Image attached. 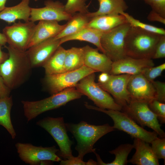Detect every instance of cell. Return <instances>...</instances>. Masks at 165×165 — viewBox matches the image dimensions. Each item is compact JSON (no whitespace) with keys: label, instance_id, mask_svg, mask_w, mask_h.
I'll return each instance as SVG.
<instances>
[{"label":"cell","instance_id":"cell-12","mask_svg":"<svg viewBox=\"0 0 165 165\" xmlns=\"http://www.w3.org/2000/svg\"><path fill=\"white\" fill-rule=\"evenodd\" d=\"M35 22L29 21L24 23L19 21L3 30L9 45L17 49L26 51L36 26Z\"/></svg>","mask_w":165,"mask_h":165},{"label":"cell","instance_id":"cell-37","mask_svg":"<svg viewBox=\"0 0 165 165\" xmlns=\"http://www.w3.org/2000/svg\"><path fill=\"white\" fill-rule=\"evenodd\" d=\"M165 57V35H162L158 42L152 59H157Z\"/></svg>","mask_w":165,"mask_h":165},{"label":"cell","instance_id":"cell-23","mask_svg":"<svg viewBox=\"0 0 165 165\" xmlns=\"http://www.w3.org/2000/svg\"><path fill=\"white\" fill-rule=\"evenodd\" d=\"M103 32L96 29L85 26L72 35L60 39L61 44L67 41L77 40L88 42L95 45L99 51L104 53L101 44V38Z\"/></svg>","mask_w":165,"mask_h":165},{"label":"cell","instance_id":"cell-31","mask_svg":"<svg viewBox=\"0 0 165 165\" xmlns=\"http://www.w3.org/2000/svg\"><path fill=\"white\" fill-rule=\"evenodd\" d=\"M87 0H67L64 5L65 10L72 15L80 13H87L89 12L86 2Z\"/></svg>","mask_w":165,"mask_h":165},{"label":"cell","instance_id":"cell-3","mask_svg":"<svg viewBox=\"0 0 165 165\" xmlns=\"http://www.w3.org/2000/svg\"><path fill=\"white\" fill-rule=\"evenodd\" d=\"M161 35L131 27L125 39L126 56L137 59H152Z\"/></svg>","mask_w":165,"mask_h":165},{"label":"cell","instance_id":"cell-32","mask_svg":"<svg viewBox=\"0 0 165 165\" xmlns=\"http://www.w3.org/2000/svg\"><path fill=\"white\" fill-rule=\"evenodd\" d=\"M150 110L157 116L160 123H165V104L160 102L156 99H153L148 103Z\"/></svg>","mask_w":165,"mask_h":165},{"label":"cell","instance_id":"cell-39","mask_svg":"<svg viewBox=\"0 0 165 165\" xmlns=\"http://www.w3.org/2000/svg\"><path fill=\"white\" fill-rule=\"evenodd\" d=\"M147 18L150 21H157L165 24V18L152 10L148 14Z\"/></svg>","mask_w":165,"mask_h":165},{"label":"cell","instance_id":"cell-15","mask_svg":"<svg viewBox=\"0 0 165 165\" xmlns=\"http://www.w3.org/2000/svg\"><path fill=\"white\" fill-rule=\"evenodd\" d=\"M127 89L131 100L148 103L156 99V93L152 82L141 73L131 75L128 82Z\"/></svg>","mask_w":165,"mask_h":165},{"label":"cell","instance_id":"cell-17","mask_svg":"<svg viewBox=\"0 0 165 165\" xmlns=\"http://www.w3.org/2000/svg\"><path fill=\"white\" fill-rule=\"evenodd\" d=\"M154 66V63L152 59H137L127 56L113 62L109 74L133 75L141 73L145 68Z\"/></svg>","mask_w":165,"mask_h":165},{"label":"cell","instance_id":"cell-45","mask_svg":"<svg viewBox=\"0 0 165 165\" xmlns=\"http://www.w3.org/2000/svg\"><path fill=\"white\" fill-rule=\"evenodd\" d=\"M97 165V162L94 161L92 159H90L87 162H86V165Z\"/></svg>","mask_w":165,"mask_h":165},{"label":"cell","instance_id":"cell-24","mask_svg":"<svg viewBox=\"0 0 165 165\" xmlns=\"http://www.w3.org/2000/svg\"><path fill=\"white\" fill-rule=\"evenodd\" d=\"M99 3L98 10L87 14L91 18L98 16L110 14H121L128 6L124 0H97Z\"/></svg>","mask_w":165,"mask_h":165},{"label":"cell","instance_id":"cell-1","mask_svg":"<svg viewBox=\"0 0 165 165\" xmlns=\"http://www.w3.org/2000/svg\"><path fill=\"white\" fill-rule=\"evenodd\" d=\"M5 47L8 50L9 57L0 64V76L10 90L26 81L32 68L26 51L18 50L9 45Z\"/></svg>","mask_w":165,"mask_h":165},{"label":"cell","instance_id":"cell-4","mask_svg":"<svg viewBox=\"0 0 165 165\" xmlns=\"http://www.w3.org/2000/svg\"><path fill=\"white\" fill-rule=\"evenodd\" d=\"M82 95L75 87H72L40 100L22 101L24 115L29 122L45 112L58 108L71 101L80 98Z\"/></svg>","mask_w":165,"mask_h":165},{"label":"cell","instance_id":"cell-30","mask_svg":"<svg viewBox=\"0 0 165 165\" xmlns=\"http://www.w3.org/2000/svg\"><path fill=\"white\" fill-rule=\"evenodd\" d=\"M121 14L125 16L127 22L130 25L131 27L138 28L160 35H165V30L162 28H158L141 22L125 12H123Z\"/></svg>","mask_w":165,"mask_h":165},{"label":"cell","instance_id":"cell-8","mask_svg":"<svg viewBox=\"0 0 165 165\" xmlns=\"http://www.w3.org/2000/svg\"><path fill=\"white\" fill-rule=\"evenodd\" d=\"M130 27V25L127 22L103 32L100 40L101 45L104 53L113 62L127 56L125 49V39Z\"/></svg>","mask_w":165,"mask_h":165},{"label":"cell","instance_id":"cell-38","mask_svg":"<svg viewBox=\"0 0 165 165\" xmlns=\"http://www.w3.org/2000/svg\"><path fill=\"white\" fill-rule=\"evenodd\" d=\"M61 165H86V162L77 156L66 160H61L60 161Z\"/></svg>","mask_w":165,"mask_h":165},{"label":"cell","instance_id":"cell-25","mask_svg":"<svg viewBox=\"0 0 165 165\" xmlns=\"http://www.w3.org/2000/svg\"><path fill=\"white\" fill-rule=\"evenodd\" d=\"M88 13H78L72 15L64 28L54 38L57 39H61L73 34L86 26L92 19Z\"/></svg>","mask_w":165,"mask_h":165},{"label":"cell","instance_id":"cell-16","mask_svg":"<svg viewBox=\"0 0 165 165\" xmlns=\"http://www.w3.org/2000/svg\"><path fill=\"white\" fill-rule=\"evenodd\" d=\"M60 41L53 37L28 49L26 52L32 68L42 66L61 45Z\"/></svg>","mask_w":165,"mask_h":165},{"label":"cell","instance_id":"cell-33","mask_svg":"<svg viewBox=\"0 0 165 165\" xmlns=\"http://www.w3.org/2000/svg\"><path fill=\"white\" fill-rule=\"evenodd\" d=\"M152 151L159 160H165V138H159L153 140L150 143Z\"/></svg>","mask_w":165,"mask_h":165},{"label":"cell","instance_id":"cell-21","mask_svg":"<svg viewBox=\"0 0 165 165\" xmlns=\"http://www.w3.org/2000/svg\"><path fill=\"white\" fill-rule=\"evenodd\" d=\"M30 0H22L18 4L13 6L6 7L0 12V20L9 24L14 23L17 20L24 22L29 21L31 7Z\"/></svg>","mask_w":165,"mask_h":165},{"label":"cell","instance_id":"cell-36","mask_svg":"<svg viewBox=\"0 0 165 165\" xmlns=\"http://www.w3.org/2000/svg\"><path fill=\"white\" fill-rule=\"evenodd\" d=\"M155 88L156 93V99L159 101L165 103V83L159 81L151 82Z\"/></svg>","mask_w":165,"mask_h":165},{"label":"cell","instance_id":"cell-42","mask_svg":"<svg viewBox=\"0 0 165 165\" xmlns=\"http://www.w3.org/2000/svg\"><path fill=\"white\" fill-rule=\"evenodd\" d=\"M2 46L0 45V64L7 59L9 57L8 53H6L2 51Z\"/></svg>","mask_w":165,"mask_h":165},{"label":"cell","instance_id":"cell-2","mask_svg":"<svg viewBox=\"0 0 165 165\" xmlns=\"http://www.w3.org/2000/svg\"><path fill=\"white\" fill-rule=\"evenodd\" d=\"M65 125L67 131L72 134L76 140L75 149L78 152L77 157L82 160L86 154L96 152L93 146L100 138L115 130L108 123L95 125L83 121L78 124L67 123Z\"/></svg>","mask_w":165,"mask_h":165},{"label":"cell","instance_id":"cell-28","mask_svg":"<svg viewBox=\"0 0 165 165\" xmlns=\"http://www.w3.org/2000/svg\"><path fill=\"white\" fill-rule=\"evenodd\" d=\"M133 148V145L131 144L126 143L120 145L115 149L109 151L110 154L115 156V158L111 162L107 163L103 161L99 155L96 152L94 153L96 156L98 165H125L128 163V156Z\"/></svg>","mask_w":165,"mask_h":165},{"label":"cell","instance_id":"cell-26","mask_svg":"<svg viewBox=\"0 0 165 165\" xmlns=\"http://www.w3.org/2000/svg\"><path fill=\"white\" fill-rule=\"evenodd\" d=\"M66 50L61 46L43 65L46 75L64 72V62Z\"/></svg>","mask_w":165,"mask_h":165},{"label":"cell","instance_id":"cell-14","mask_svg":"<svg viewBox=\"0 0 165 165\" xmlns=\"http://www.w3.org/2000/svg\"><path fill=\"white\" fill-rule=\"evenodd\" d=\"M131 75L127 74H110L107 82L103 83H97L105 90L111 94L116 102L122 107L131 100L127 89Z\"/></svg>","mask_w":165,"mask_h":165},{"label":"cell","instance_id":"cell-44","mask_svg":"<svg viewBox=\"0 0 165 165\" xmlns=\"http://www.w3.org/2000/svg\"><path fill=\"white\" fill-rule=\"evenodd\" d=\"M7 0H0V12L3 10L6 7L5 4Z\"/></svg>","mask_w":165,"mask_h":165},{"label":"cell","instance_id":"cell-40","mask_svg":"<svg viewBox=\"0 0 165 165\" xmlns=\"http://www.w3.org/2000/svg\"><path fill=\"white\" fill-rule=\"evenodd\" d=\"M10 92V89L6 85L0 76V97L9 96Z\"/></svg>","mask_w":165,"mask_h":165},{"label":"cell","instance_id":"cell-11","mask_svg":"<svg viewBox=\"0 0 165 165\" xmlns=\"http://www.w3.org/2000/svg\"><path fill=\"white\" fill-rule=\"evenodd\" d=\"M20 159L30 165H40L45 160L60 162L61 159L57 155L59 151L54 146L49 147L36 146L29 143L18 142L15 144Z\"/></svg>","mask_w":165,"mask_h":165},{"label":"cell","instance_id":"cell-19","mask_svg":"<svg viewBox=\"0 0 165 165\" xmlns=\"http://www.w3.org/2000/svg\"><path fill=\"white\" fill-rule=\"evenodd\" d=\"M66 25V24L60 25L58 22L56 21H39L36 25L28 49L43 41L55 37L63 29Z\"/></svg>","mask_w":165,"mask_h":165},{"label":"cell","instance_id":"cell-41","mask_svg":"<svg viewBox=\"0 0 165 165\" xmlns=\"http://www.w3.org/2000/svg\"><path fill=\"white\" fill-rule=\"evenodd\" d=\"M110 74L106 72H101L99 75L98 78V82L100 83H105L108 80Z\"/></svg>","mask_w":165,"mask_h":165},{"label":"cell","instance_id":"cell-22","mask_svg":"<svg viewBox=\"0 0 165 165\" xmlns=\"http://www.w3.org/2000/svg\"><path fill=\"white\" fill-rule=\"evenodd\" d=\"M127 22L125 17L122 14H106L92 18L86 26L104 32Z\"/></svg>","mask_w":165,"mask_h":165},{"label":"cell","instance_id":"cell-35","mask_svg":"<svg viewBox=\"0 0 165 165\" xmlns=\"http://www.w3.org/2000/svg\"><path fill=\"white\" fill-rule=\"evenodd\" d=\"M149 5L152 10L165 18V0H143Z\"/></svg>","mask_w":165,"mask_h":165},{"label":"cell","instance_id":"cell-29","mask_svg":"<svg viewBox=\"0 0 165 165\" xmlns=\"http://www.w3.org/2000/svg\"><path fill=\"white\" fill-rule=\"evenodd\" d=\"M84 65L82 47H72L66 50L64 72L78 69Z\"/></svg>","mask_w":165,"mask_h":165},{"label":"cell","instance_id":"cell-18","mask_svg":"<svg viewBox=\"0 0 165 165\" xmlns=\"http://www.w3.org/2000/svg\"><path fill=\"white\" fill-rule=\"evenodd\" d=\"M82 48L84 65L96 72L109 73L113 61L105 54L100 53L98 49L88 45Z\"/></svg>","mask_w":165,"mask_h":165},{"label":"cell","instance_id":"cell-10","mask_svg":"<svg viewBox=\"0 0 165 165\" xmlns=\"http://www.w3.org/2000/svg\"><path fill=\"white\" fill-rule=\"evenodd\" d=\"M96 72L84 65L74 71L57 74L46 75L44 82L50 92L53 94L67 88L75 87L82 79Z\"/></svg>","mask_w":165,"mask_h":165},{"label":"cell","instance_id":"cell-43","mask_svg":"<svg viewBox=\"0 0 165 165\" xmlns=\"http://www.w3.org/2000/svg\"><path fill=\"white\" fill-rule=\"evenodd\" d=\"M7 43L6 39L3 33H0V45L5 46Z\"/></svg>","mask_w":165,"mask_h":165},{"label":"cell","instance_id":"cell-27","mask_svg":"<svg viewBox=\"0 0 165 165\" xmlns=\"http://www.w3.org/2000/svg\"><path fill=\"white\" fill-rule=\"evenodd\" d=\"M13 105L11 96L0 97V125L3 127L11 136L15 138L16 133L13 126L10 116Z\"/></svg>","mask_w":165,"mask_h":165},{"label":"cell","instance_id":"cell-34","mask_svg":"<svg viewBox=\"0 0 165 165\" xmlns=\"http://www.w3.org/2000/svg\"><path fill=\"white\" fill-rule=\"evenodd\" d=\"M165 69V63H163L156 67L146 68L141 73L148 80L152 82L157 77L160 76Z\"/></svg>","mask_w":165,"mask_h":165},{"label":"cell","instance_id":"cell-5","mask_svg":"<svg viewBox=\"0 0 165 165\" xmlns=\"http://www.w3.org/2000/svg\"><path fill=\"white\" fill-rule=\"evenodd\" d=\"M84 105L88 109L101 112L108 116L113 122L112 127L114 129L124 131L132 138L139 139L150 143L158 137L155 132L147 130L122 111L101 108L89 105L87 102Z\"/></svg>","mask_w":165,"mask_h":165},{"label":"cell","instance_id":"cell-6","mask_svg":"<svg viewBox=\"0 0 165 165\" xmlns=\"http://www.w3.org/2000/svg\"><path fill=\"white\" fill-rule=\"evenodd\" d=\"M95 73H91L80 80L75 88L100 108L121 111L122 107L117 104L107 92L95 82Z\"/></svg>","mask_w":165,"mask_h":165},{"label":"cell","instance_id":"cell-9","mask_svg":"<svg viewBox=\"0 0 165 165\" xmlns=\"http://www.w3.org/2000/svg\"><path fill=\"white\" fill-rule=\"evenodd\" d=\"M121 111L128 115L140 126L152 129L160 138L165 137V133L161 128L156 116L149 108L148 103L131 100Z\"/></svg>","mask_w":165,"mask_h":165},{"label":"cell","instance_id":"cell-13","mask_svg":"<svg viewBox=\"0 0 165 165\" xmlns=\"http://www.w3.org/2000/svg\"><path fill=\"white\" fill-rule=\"evenodd\" d=\"M45 6L40 8H31L29 20L35 22L41 20L58 22L69 20L72 15L66 12L64 5L59 1L47 0Z\"/></svg>","mask_w":165,"mask_h":165},{"label":"cell","instance_id":"cell-7","mask_svg":"<svg viewBox=\"0 0 165 165\" xmlns=\"http://www.w3.org/2000/svg\"><path fill=\"white\" fill-rule=\"evenodd\" d=\"M36 125L46 131L53 138L59 148V156L64 160L71 158V146L73 144L67 134L65 123L63 117H45L37 122Z\"/></svg>","mask_w":165,"mask_h":165},{"label":"cell","instance_id":"cell-20","mask_svg":"<svg viewBox=\"0 0 165 165\" xmlns=\"http://www.w3.org/2000/svg\"><path fill=\"white\" fill-rule=\"evenodd\" d=\"M134 148L135 152L128 162L136 165H159L156 157L149 143L141 139L134 138Z\"/></svg>","mask_w":165,"mask_h":165}]
</instances>
